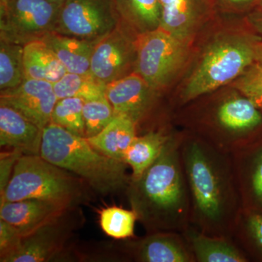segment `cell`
Masks as SVG:
<instances>
[{
  "mask_svg": "<svg viewBox=\"0 0 262 262\" xmlns=\"http://www.w3.org/2000/svg\"><path fill=\"white\" fill-rule=\"evenodd\" d=\"M181 155L190 194V225L208 235L233 239L243 208L232 155L189 133H183Z\"/></svg>",
  "mask_w": 262,
  "mask_h": 262,
  "instance_id": "obj_1",
  "label": "cell"
},
{
  "mask_svg": "<svg viewBox=\"0 0 262 262\" xmlns=\"http://www.w3.org/2000/svg\"><path fill=\"white\" fill-rule=\"evenodd\" d=\"M120 19L136 34L159 28L162 6L160 0H114Z\"/></svg>",
  "mask_w": 262,
  "mask_h": 262,
  "instance_id": "obj_24",
  "label": "cell"
},
{
  "mask_svg": "<svg viewBox=\"0 0 262 262\" xmlns=\"http://www.w3.org/2000/svg\"><path fill=\"white\" fill-rule=\"evenodd\" d=\"M85 182L39 155H24L15 165L0 204L27 199L57 202L75 207L84 200Z\"/></svg>",
  "mask_w": 262,
  "mask_h": 262,
  "instance_id": "obj_6",
  "label": "cell"
},
{
  "mask_svg": "<svg viewBox=\"0 0 262 262\" xmlns=\"http://www.w3.org/2000/svg\"><path fill=\"white\" fill-rule=\"evenodd\" d=\"M138 124L125 115H116L97 135L86 138L95 149L113 158L123 161L125 152L137 136Z\"/></svg>",
  "mask_w": 262,
  "mask_h": 262,
  "instance_id": "obj_21",
  "label": "cell"
},
{
  "mask_svg": "<svg viewBox=\"0 0 262 262\" xmlns=\"http://www.w3.org/2000/svg\"><path fill=\"white\" fill-rule=\"evenodd\" d=\"M257 0H221L226 8L232 10H250Z\"/></svg>",
  "mask_w": 262,
  "mask_h": 262,
  "instance_id": "obj_35",
  "label": "cell"
},
{
  "mask_svg": "<svg viewBox=\"0 0 262 262\" xmlns=\"http://www.w3.org/2000/svg\"><path fill=\"white\" fill-rule=\"evenodd\" d=\"M192 41L173 36L161 27L136 34L134 72L160 93L179 77L190 60Z\"/></svg>",
  "mask_w": 262,
  "mask_h": 262,
  "instance_id": "obj_7",
  "label": "cell"
},
{
  "mask_svg": "<svg viewBox=\"0 0 262 262\" xmlns=\"http://www.w3.org/2000/svg\"><path fill=\"white\" fill-rule=\"evenodd\" d=\"M233 238L255 246L262 253V213L242 210Z\"/></svg>",
  "mask_w": 262,
  "mask_h": 262,
  "instance_id": "obj_31",
  "label": "cell"
},
{
  "mask_svg": "<svg viewBox=\"0 0 262 262\" xmlns=\"http://www.w3.org/2000/svg\"><path fill=\"white\" fill-rule=\"evenodd\" d=\"M105 94L116 115H127L139 124L152 110L160 93L134 72L106 84Z\"/></svg>",
  "mask_w": 262,
  "mask_h": 262,
  "instance_id": "obj_13",
  "label": "cell"
},
{
  "mask_svg": "<svg viewBox=\"0 0 262 262\" xmlns=\"http://www.w3.org/2000/svg\"><path fill=\"white\" fill-rule=\"evenodd\" d=\"M119 25L97 40L91 56V75L104 84L135 71V38L131 39Z\"/></svg>",
  "mask_w": 262,
  "mask_h": 262,
  "instance_id": "obj_10",
  "label": "cell"
},
{
  "mask_svg": "<svg viewBox=\"0 0 262 262\" xmlns=\"http://www.w3.org/2000/svg\"><path fill=\"white\" fill-rule=\"evenodd\" d=\"M101 229L108 237L125 239L134 237L137 215L131 210L117 206L102 208L98 213Z\"/></svg>",
  "mask_w": 262,
  "mask_h": 262,
  "instance_id": "obj_27",
  "label": "cell"
},
{
  "mask_svg": "<svg viewBox=\"0 0 262 262\" xmlns=\"http://www.w3.org/2000/svg\"><path fill=\"white\" fill-rule=\"evenodd\" d=\"M261 37L253 32L220 33L205 46L179 93L187 104L233 82L254 62L255 48Z\"/></svg>",
  "mask_w": 262,
  "mask_h": 262,
  "instance_id": "obj_4",
  "label": "cell"
},
{
  "mask_svg": "<svg viewBox=\"0 0 262 262\" xmlns=\"http://www.w3.org/2000/svg\"><path fill=\"white\" fill-rule=\"evenodd\" d=\"M189 134L221 151L233 154L253 144L262 127V113L242 94L219 100L194 117Z\"/></svg>",
  "mask_w": 262,
  "mask_h": 262,
  "instance_id": "obj_5",
  "label": "cell"
},
{
  "mask_svg": "<svg viewBox=\"0 0 262 262\" xmlns=\"http://www.w3.org/2000/svg\"><path fill=\"white\" fill-rule=\"evenodd\" d=\"M9 0H0V10L4 9Z\"/></svg>",
  "mask_w": 262,
  "mask_h": 262,
  "instance_id": "obj_37",
  "label": "cell"
},
{
  "mask_svg": "<svg viewBox=\"0 0 262 262\" xmlns=\"http://www.w3.org/2000/svg\"><path fill=\"white\" fill-rule=\"evenodd\" d=\"M84 101L79 98H64L57 101L51 123L59 125L76 135H84Z\"/></svg>",
  "mask_w": 262,
  "mask_h": 262,
  "instance_id": "obj_28",
  "label": "cell"
},
{
  "mask_svg": "<svg viewBox=\"0 0 262 262\" xmlns=\"http://www.w3.org/2000/svg\"><path fill=\"white\" fill-rule=\"evenodd\" d=\"M232 155L243 210H262V145L252 144Z\"/></svg>",
  "mask_w": 262,
  "mask_h": 262,
  "instance_id": "obj_17",
  "label": "cell"
},
{
  "mask_svg": "<svg viewBox=\"0 0 262 262\" xmlns=\"http://www.w3.org/2000/svg\"><path fill=\"white\" fill-rule=\"evenodd\" d=\"M42 129L17 110L0 103V146L20 150L24 155H39Z\"/></svg>",
  "mask_w": 262,
  "mask_h": 262,
  "instance_id": "obj_18",
  "label": "cell"
},
{
  "mask_svg": "<svg viewBox=\"0 0 262 262\" xmlns=\"http://www.w3.org/2000/svg\"><path fill=\"white\" fill-rule=\"evenodd\" d=\"M160 27L175 37L192 42L211 10L210 0H160Z\"/></svg>",
  "mask_w": 262,
  "mask_h": 262,
  "instance_id": "obj_15",
  "label": "cell"
},
{
  "mask_svg": "<svg viewBox=\"0 0 262 262\" xmlns=\"http://www.w3.org/2000/svg\"><path fill=\"white\" fill-rule=\"evenodd\" d=\"M232 87L253 103L262 113V65L253 62L235 79Z\"/></svg>",
  "mask_w": 262,
  "mask_h": 262,
  "instance_id": "obj_30",
  "label": "cell"
},
{
  "mask_svg": "<svg viewBox=\"0 0 262 262\" xmlns=\"http://www.w3.org/2000/svg\"><path fill=\"white\" fill-rule=\"evenodd\" d=\"M119 24L114 0H65L60 5L55 32L97 41Z\"/></svg>",
  "mask_w": 262,
  "mask_h": 262,
  "instance_id": "obj_9",
  "label": "cell"
},
{
  "mask_svg": "<svg viewBox=\"0 0 262 262\" xmlns=\"http://www.w3.org/2000/svg\"><path fill=\"white\" fill-rule=\"evenodd\" d=\"M25 79L54 82L67 73V70L49 46L43 40L24 46Z\"/></svg>",
  "mask_w": 262,
  "mask_h": 262,
  "instance_id": "obj_22",
  "label": "cell"
},
{
  "mask_svg": "<svg viewBox=\"0 0 262 262\" xmlns=\"http://www.w3.org/2000/svg\"><path fill=\"white\" fill-rule=\"evenodd\" d=\"M69 73L91 75V60L97 41H90L56 32L43 39Z\"/></svg>",
  "mask_w": 262,
  "mask_h": 262,
  "instance_id": "obj_20",
  "label": "cell"
},
{
  "mask_svg": "<svg viewBox=\"0 0 262 262\" xmlns=\"http://www.w3.org/2000/svg\"><path fill=\"white\" fill-rule=\"evenodd\" d=\"M25 80L24 46L0 39V89H14Z\"/></svg>",
  "mask_w": 262,
  "mask_h": 262,
  "instance_id": "obj_26",
  "label": "cell"
},
{
  "mask_svg": "<svg viewBox=\"0 0 262 262\" xmlns=\"http://www.w3.org/2000/svg\"><path fill=\"white\" fill-rule=\"evenodd\" d=\"M198 262H246L248 258L232 239L208 235L189 226L182 233Z\"/></svg>",
  "mask_w": 262,
  "mask_h": 262,
  "instance_id": "obj_19",
  "label": "cell"
},
{
  "mask_svg": "<svg viewBox=\"0 0 262 262\" xmlns=\"http://www.w3.org/2000/svg\"><path fill=\"white\" fill-rule=\"evenodd\" d=\"M42 158L82 179L103 194L126 189L130 177L126 164L95 149L85 137L76 135L56 124L42 130Z\"/></svg>",
  "mask_w": 262,
  "mask_h": 262,
  "instance_id": "obj_3",
  "label": "cell"
},
{
  "mask_svg": "<svg viewBox=\"0 0 262 262\" xmlns=\"http://www.w3.org/2000/svg\"><path fill=\"white\" fill-rule=\"evenodd\" d=\"M57 101L53 83L34 79H25L14 89L0 94V103L17 110L42 130L51 123Z\"/></svg>",
  "mask_w": 262,
  "mask_h": 262,
  "instance_id": "obj_12",
  "label": "cell"
},
{
  "mask_svg": "<svg viewBox=\"0 0 262 262\" xmlns=\"http://www.w3.org/2000/svg\"><path fill=\"white\" fill-rule=\"evenodd\" d=\"M24 155L20 150L11 149L0 155V196L3 195L9 184L15 165Z\"/></svg>",
  "mask_w": 262,
  "mask_h": 262,
  "instance_id": "obj_33",
  "label": "cell"
},
{
  "mask_svg": "<svg viewBox=\"0 0 262 262\" xmlns=\"http://www.w3.org/2000/svg\"><path fill=\"white\" fill-rule=\"evenodd\" d=\"M116 114L106 97L84 101L83 120L85 138L97 135L113 120Z\"/></svg>",
  "mask_w": 262,
  "mask_h": 262,
  "instance_id": "obj_29",
  "label": "cell"
},
{
  "mask_svg": "<svg viewBox=\"0 0 262 262\" xmlns=\"http://www.w3.org/2000/svg\"><path fill=\"white\" fill-rule=\"evenodd\" d=\"M136 261L141 262H195L182 233L159 232L129 244Z\"/></svg>",
  "mask_w": 262,
  "mask_h": 262,
  "instance_id": "obj_16",
  "label": "cell"
},
{
  "mask_svg": "<svg viewBox=\"0 0 262 262\" xmlns=\"http://www.w3.org/2000/svg\"><path fill=\"white\" fill-rule=\"evenodd\" d=\"M247 21L251 30L262 38V0H257L248 10Z\"/></svg>",
  "mask_w": 262,
  "mask_h": 262,
  "instance_id": "obj_34",
  "label": "cell"
},
{
  "mask_svg": "<svg viewBox=\"0 0 262 262\" xmlns=\"http://www.w3.org/2000/svg\"><path fill=\"white\" fill-rule=\"evenodd\" d=\"M60 5L51 0H9L0 10V39L25 46L55 32Z\"/></svg>",
  "mask_w": 262,
  "mask_h": 262,
  "instance_id": "obj_8",
  "label": "cell"
},
{
  "mask_svg": "<svg viewBox=\"0 0 262 262\" xmlns=\"http://www.w3.org/2000/svg\"><path fill=\"white\" fill-rule=\"evenodd\" d=\"M51 1L53 2V3H58V4H61L65 0H51Z\"/></svg>",
  "mask_w": 262,
  "mask_h": 262,
  "instance_id": "obj_38",
  "label": "cell"
},
{
  "mask_svg": "<svg viewBox=\"0 0 262 262\" xmlns=\"http://www.w3.org/2000/svg\"><path fill=\"white\" fill-rule=\"evenodd\" d=\"M182 136L172 133L160 156L139 178H130L125 189L131 209L148 234H182L190 226V194L181 155Z\"/></svg>",
  "mask_w": 262,
  "mask_h": 262,
  "instance_id": "obj_2",
  "label": "cell"
},
{
  "mask_svg": "<svg viewBox=\"0 0 262 262\" xmlns=\"http://www.w3.org/2000/svg\"><path fill=\"white\" fill-rule=\"evenodd\" d=\"M254 61L262 65V38L258 41L255 48Z\"/></svg>",
  "mask_w": 262,
  "mask_h": 262,
  "instance_id": "obj_36",
  "label": "cell"
},
{
  "mask_svg": "<svg viewBox=\"0 0 262 262\" xmlns=\"http://www.w3.org/2000/svg\"><path fill=\"white\" fill-rule=\"evenodd\" d=\"M72 210L24 237L18 251L5 262H45L56 258L64 249L75 228L76 223L70 215Z\"/></svg>",
  "mask_w": 262,
  "mask_h": 262,
  "instance_id": "obj_11",
  "label": "cell"
},
{
  "mask_svg": "<svg viewBox=\"0 0 262 262\" xmlns=\"http://www.w3.org/2000/svg\"><path fill=\"white\" fill-rule=\"evenodd\" d=\"M22 238L13 226L0 220V261L5 262L7 258L18 251Z\"/></svg>",
  "mask_w": 262,
  "mask_h": 262,
  "instance_id": "obj_32",
  "label": "cell"
},
{
  "mask_svg": "<svg viewBox=\"0 0 262 262\" xmlns=\"http://www.w3.org/2000/svg\"><path fill=\"white\" fill-rule=\"evenodd\" d=\"M73 208L63 203L39 199L4 202L0 204V220L13 226L24 237Z\"/></svg>",
  "mask_w": 262,
  "mask_h": 262,
  "instance_id": "obj_14",
  "label": "cell"
},
{
  "mask_svg": "<svg viewBox=\"0 0 262 262\" xmlns=\"http://www.w3.org/2000/svg\"><path fill=\"white\" fill-rule=\"evenodd\" d=\"M105 88L106 84L96 80L91 75L69 72L53 83V89L58 100L79 98L85 101L106 97Z\"/></svg>",
  "mask_w": 262,
  "mask_h": 262,
  "instance_id": "obj_25",
  "label": "cell"
},
{
  "mask_svg": "<svg viewBox=\"0 0 262 262\" xmlns=\"http://www.w3.org/2000/svg\"><path fill=\"white\" fill-rule=\"evenodd\" d=\"M172 133L152 130L137 136L132 141L124 157V163L132 170L130 178H139L160 156Z\"/></svg>",
  "mask_w": 262,
  "mask_h": 262,
  "instance_id": "obj_23",
  "label": "cell"
}]
</instances>
